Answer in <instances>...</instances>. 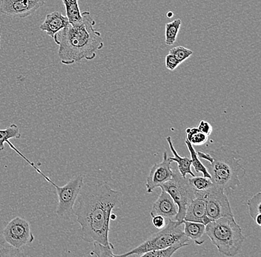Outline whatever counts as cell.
I'll list each match as a JSON object with an SVG mask.
<instances>
[{"label":"cell","mask_w":261,"mask_h":257,"mask_svg":"<svg viewBox=\"0 0 261 257\" xmlns=\"http://www.w3.org/2000/svg\"><path fill=\"white\" fill-rule=\"evenodd\" d=\"M189 183L195 192H203L207 191L213 186L211 179L205 177H192L188 179Z\"/></svg>","instance_id":"24"},{"label":"cell","mask_w":261,"mask_h":257,"mask_svg":"<svg viewBox=\"0 0 261 257\" xmlns=\"http://www.w3.org/2000/svg\"><path fill=\"white\" fill-rule=\"evenodd\" d=\"M20 131L16 124H12L6 129H0V151L5 149V143L10 139H19Z\"/></svg>","instance_id":"23"},{"label":"cell","mask_w":261,"mask_h":257,"mask_svg":"<svg viewBox=\"0 0 261 257\" xmlns=\"http://www.w3.org/2000/svg\"><path fill=\"white\" fill-rule=\"evenodd\" d=\"M169 53H171L174 58L177 59L179 64H181V63L185 62L186 60H188L193 54V51L184 46H177L175 47V48H171L169 50Z\"/></svg>","instance_id":"26"},{"label":"cell","mask_w":261,"mask_h":257,"mask_svg":"<svg viewBox=\"0 0 261 257\" xmlns=\"http://www.w3.org/2000/svg\"><path fill=\"white\" fill-rule=\"evenodd\" d=\"M182 22L180 19H176L166 24L165 29V42L167 45H172L177 40V34L180 29Z\"/></svg>","instance_id":"19"},{"label":"cell","mask_w":261,"mask_h":257,"mask_svg":"<svg viewBox=\"0 0 261 257\" xmlns=\"http://www.w3.org/2000/svg\"><path fill=\"white\" fill-rule=\"evenodd\" d=\"M69 25V21L66 16L63 15L59 11H54L47 14L45 20L40 26V29L54 39L55 34Z\"/></svg>","instance_id":"13"},{"label":"cell","mask_w":261,"mask_h":257,"mask_svg":"<svg viewBox=\"0 0 261 257\" xmlns=\"http://www.w3.org/2000/svg\"><path fill=\"white\" fill-rule=\"evenodd\" d=\"M178 243H189L184 232V222L169 219L166 226L148 240L126 253L117 256H140L151 250H159Z\"/></svg>","instance_id":"5"},{"label":"cell","mask_w":261,"mask_h":257,"mask_svg":"<svg viewBox=\"0 0 261 257\" xmlns=\"http://www.w3.org/2000/svg\"><path fill=\"white\" fill-rule=\"evenodd\" d=\"M185 143L186 145H187L188 150H189V154H190L192 165L193 166L196 172H197V173H201L203 177L211 179V176H210V173H208L206 167L200 162V159H199L198 156H197V152H196L195 149H194L193 146H192L187 139L185 141Z\"/></svg>","instance_id":"20"},{"label":"cell","mask_w":261,"mask_h":257,"mask_svg":"<svg viewBox=\"0 0 261 257\" xmlns=\"http://www.w3.org/2000/svg\"><path fill=\"white\" fill-rule=\"evenodd\" d=\"M197 154L199 159H205V160L208 161V162H211L212 161V157L210 154L199 151V152H197Z\"/></svg>","instance_id":"30"},{"label":"cell","mask_w":261,"mask_h":257,"mask_svg":"<svg viewBox=\"0 0 261 257\" xmlns=\"http://www.w3.org/2000/svg\"><path fill=\"white\" fill-rule=\"evenodd\" d=\"M116 218H117V216H116L115 214H112V215H111V220H112V219L114 220V219H116Z\"/></svg>","instance_id":"31"},{"label":"cell","mask_w":261,"mask_h":257,"mask_svg":"<svg viewBox=\"0 0 261 257\" xmlns=\"http://www.w3.org/2000/svg\"><path fill=\"white\" fill-rule=\"evenodd\" d=\"M184 232L189 240L200 245L204 243L203 236L205 234V225L200 222L184 220Z\"/></svg>","instance_id":"16"},{"label":"cell","mask_w":261,"mask_h":257,"mask_svg":"<svg viewBox=\"0 0 261 257\" xmlns=\"http://www.w3.org/2000/svg\"><path fill=\"white\" fill-rule=\"evenodd\" d=\"M166 141L169 144V148L171 153H172L174 157H169L171 162H175L177 165V170L180 174L182 177H187V175H190L192 177H195L193 172H192V161L190 158L182 157L177 154L174 146H173L172 140H171V136H167L166 137Z\"/></svg>","instance_id":"15"},{"label":"cell","mask_w":261,"mask_h":257,"mask_svg":"<svg viewBox=\"0 0 261 257\" xmlns=\"http://www.w3.org/2000/svg\"><path fill=\"white\" fill-rule=\"evenodd\" d=\"M205 234L219 253L226 256H236L246 239L234 216H223L205 224Z\"/></svg>","instance_id":"4"},{"label":"cell","mask_w":261,"mask_h":257,"mask_svg":"<svg viewBox=\"0 0 261 257\" xmlns=\"http://www.w3.org/2000/svg\"><path fill=\"white\" fill-rule=\"evenodd\" d=\"M184 220L200 222L205 225L212 222L207 216L205 202L200 198H194L188 206Z\"/></svg>","instance_id":"14"},{"label":"cell","mask_w":261,"mask_h":257,"mask_svg":"<svg viewBox=\"0 0 261 257\" xmlns=\"http://www.w3.org/2000/svg\"><path fill=\"white\" fill-rule=\"evenodd\" d=\"M189 243H178L171 246L167 247L159 250H151L142 255L143 257H170L174 254L176 251L182 247L188 246Z\"/></svg>","instance_id":"22"},{"label":"cell","mask_w":261,"mask_h":257,"mask_svg":"<svg viewBox=\"0 0 261 257\" xmlns=\"http://www.w3.org/2000/svg\"><path fill=\"white\" fill-rule=\"evenodd\" d=\"M165 64H166V68L169 71H174L179 66V62L177 61V59L174 58L171 53H169L166 56Z\"/></svg>","instance_id":"27"},{"label":"cell","mask_w":261,"mask_h":257,"mask_svg":"<svg viewBox=\"0 0 261 257\" xmlns=\"http://www.w3.org/2000/svg\"><path fill=\"white\" fill-rule=\"evenodd\" d=\"M45 0H1L0 13L13 18H26L44 6Z\"/></svg>","instance_id":"10"},{"label":"cell","mask_w":261,"mask_h":257,"mask_svg":"<svg viewBox=\"0 0 261 257\" xmlns=\"http://www.w3.org/2000/svg\"><path fill=\"white\" fill-rule=\"evenodd\" d=\"M152 224L156 229H163L166 226V219L161 215H155L152 216Z\"/></svg>","instance_id":"29"},{"label":"cell","mask_w":261,"mask_h":257,"mask_svg":"<svg viewBox=\"0 0 261 257\" xmlns=\"http://www.w3.org/2000/svg\"><path fill=\"white\" fill-rule=\"evenodd\" d=\"M247 206L249 207V215L252 218L253 220L258 226L261 225V193H256L251 199L248 200Z\"/></svg>","instance_id":"18"},{"label":"cell","mask_w":261,"mask_h":257,"mask_svg":"<svg viewBox=\"0 0 261 257\" xmlns=\"http://www.w3.org/2000/svg\"><path fill=\"white\" fill-rule=\"evenodd\" d=\"M167 192L178 208L176 221L184 222L186 212L189 205L195 197V191L189 183L187 177H182L178 170H174L172 178L161 186Z\"/></svg>","instance_id":"6"},{"label":"cell","mask_w":261,"mask_h":257,"mask_svg":"<svg viewBox=\"0 0 261 257\" xmlns=\"http://www.w3.org/2000/svg\"><path fill=\"white\" fill-rule=\"evenodd\" d=\"M82 17L81 22L70 24L54 37L63 65L70 66L83 60H93L97 50L103 48L102 36L94 28L96 22L89 11L82 13Z\"/></svg>","instance_id":"2"},{"label":"cell","mask_w":261,"mask_h":257,"mask_svg":"<svg viewBox=\"0 0 261 257\" xmlns=\"http://www.w3.org/2000/svg\"><path fill=\"white\" fill-rule=\"evenodd\" d=\"M76 203L73 214L81 225L82 240L114 248L109 240L111 215L123 203L122 192L112 189L106 182H89L83 183Z\"/></svg>","instance_id":"1"},{"label":"cell","mask_w":261,"mask_h":257,"mask_svg":"<svg viewBox=\"0 0 261 257\" xmlns=\"http://www.w3.org/2000/svg\"><path fill=\"white\" fill-rule=\"evenodd\" d=\"M210 154L212 161L206 168L212 183L224 191H236L246 172L240 163L242 157L239 153L228 146H221L211 150Z\"/></svg>","instance_id":"3"},{"label":"cell","mask_w":261,"mask_h":257,"mask_svg":"<svg viewBox=\"0 0 261 257\" xmlns=\"http://www.w3.org/2000/svg\"><path fill=\"white\" fill-rule=\"evenodd\" d=\"M3 237L10 246L19 250L34 241L30 223L19 216H16L8 222L3 231Z\"/></svg>","instance_id":"9"},{"label":"cell","mask_w":261,"mask_h":257,"mask_svg":"<svg viewBox=\"0 0 261 257\" xmlns=\"http://www.w3.org/2000/svg\"><path fill=\"white\" fill-rule=\"evenodd\" d=\"M171 162L167 152L164 151L161 162L154 163L147 177L146 192L151 193L154 189L161 188V185L172 178L174 170L171 169Z\"/></svg>","instance_id":"11"},{"label":"cell","mask_w":261,"mask_h":257,"mask_svg":"<svg viewBox=\"0 0 261 257\" xmlns=\"http://www.w3.org/2000/svg\"><path fill=\"white\" fill-rule=\"evenodd\" d=\"M83 183L84 177L82 175L73 176L63 186H59L55 182H51L50 185L55 187L58 196L59 203L56 214L59 217L69 219L74 215L73 206L76 203V200L81 191Z\"/></svg>","instance_id":"7"},{"label":"cell","mask_w":261,"mask_h":257,"mask_svg":"<svg viewBox=\"0 0 261 257\" xmlns=\"http://www.w3.org/2000/svg\"><path fill=\"white\" fill-rule=\"evenodd\" d=\"M94 243V249L91 253V255H94L98 257H114L118 255L114 254L113 253L114 248L108 245H102L99 242H93Z\"/></svg>","instance_id":"25"},{"label":"cell","mask_w":261,"mask_h":257,"mask_svg":"<svg viewBox=\"0 0 261 257\" xmlns=\"http://www.w3.org/2000/svg\"><path fill=\"white\" fill-rule=\"evenodd\" d=\"M187 139L192 146H203L207 142L208 136L202 133L197 127H191L186 130Z\"/></svg>","instance_id":"21"},{"label":"cell","mask_w":261,"mask_h":257,"mask_svg":"<svg viewBox=\"0 0 261 257\" xmlns=\"http://www.w3.org/2000/svg\"><path fill=\"white\" fill-rule=\"evenodd\" d=\"M195 197L205 202L207 216L212 221L223 216H234L229 201L223 188L214 185L203 192H195Z\"/></svg>","instance_id":"8"},{"label":"cell","mask_w":261,"mask_h":257,"mask_svg":"<svg viewBox=\"0 0 261 257\" xmlns=\"http://www.w3.org/2000/svg\"><path fill=\"white\" fill-rule=\"evenodd\" d=\"M0 48H1V33H0Z\"/></svg>","instance_id":"32"},{"label":"cell","mask_w":261,"mask_h":257,"mask_svg":"<svg viewBox=\"0 0 261 257\" xmlns=\"http://www.w3.org/2000/svg\"><path fill=\"white\" fill-rule=\"evenodd\" d=\"M177 211L178 208L170 195L161 188V194L153 205L151 211V217L155 215H161L169 220L175 218Z\"/></svg>","instance_id":"12"},{"label":"cell","mask_w":261,"mask_h":257,"mask_svg":"<svg viewBox=\"0 0 261 257\" xmlns=\"http://www.w3.org/2000/svg\"><path fill=\"white\" fill-rule=\"evenodd\" d=\"M197 128H198L202 133H203L204 134L208 136H210V135L212 134V131H213V128H212V125L210 124L208 121H205V120H201V121L199 123Z\"/></svg>","instance_id":"28"},{"label":"cell","mask_w":261,"mask_h":257,"mask_svg":"<svg viewBox=\"0 0 261 257\" xmlns=\"http://www.w3.org/2000/svg\"><path fill=\"white\" fill-rule=\"evenodd\" d=\"M65 9L66 17L71 25L78 23L83 19L80 10L79 0H62Z\"/></svg>","instance_id":"17"}]
</instances>
